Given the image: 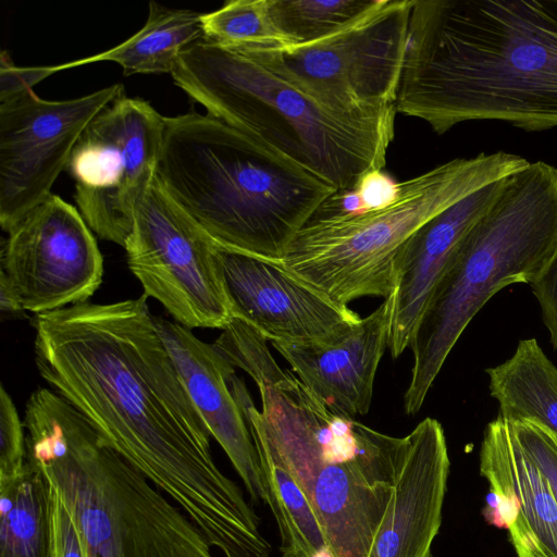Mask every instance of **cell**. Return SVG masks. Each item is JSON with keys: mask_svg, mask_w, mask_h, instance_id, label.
I'll return each instance as SVG.
<instances>
[{"mask_svg": "<svg viewBox=\"0 0 557 557\" xmlns=\"http://www.w3.org/2000/svg\"><path fill=\"white\" fill-rule=\"evenodd\" d=\"M147 296L37 314L35 361L50 388L177 505L224 557H269L239 486L162 341Z\"/></svg>", "mask_w": 557, "mask_h": 557, "instance_id": "obj_1", "label": "cell"}, {"mask_svg": "<svg viewBox=\"0 0 557 557\" xmlns=\"http://www.w3.org/2000/svg\"><path fill=\"white\" fill-rule=\"evenodd\" d=\"M437 134L557 126V0H414L395 102Z\"/></svg>", "mask_w": 557, "mask_h": 557, "instance_id": "obj_2", "label": "cell"}, {"mask_svg": "<svg viewBox=\"0 0 557 557\" xmlns=\"http://www.w3.org/2000/svg\"><path fill=\"white\" fill-rule=\"evenodd\" d=\"M23 424L47 482L50 557H212L189 517L54 391L30 395Z\"/></svg>", "mask_w": 557, "mask_h": 557, "instance_id": "obj_3", "label": "cell"}, {"mask_svg": "<svg viewBox=\"0 0 557 557\" xmlns=\"http://www.w3.org/2000/svg\"><path fill=\"white\" fill-rule=\"evenodd\" d=\"M231 362L256 383V419L309 502L334 557H369L392 508L404 437L377 432L321 403L252 335Z\"/></svg>", "mask_w": 557, "mask_h": 557, "instance_id": "obj_4", "label": "cell"}, {"mask_svg": "<svg viewBox=\"0 0 557 557\" xmlns=\"http://www.w3.org/2000/svg\"><path fill=\"white\" fill-rule=\"evenodd\" d=\"M156 178L216 243L277 262L336 191L251 136L195 111L165 117Z\"/></svg>", "mask_w": 557, "mask_h": 557, "instance_id": "obj_5", "label": "cell"}, {"mask_svg": "<svg viewBox=\"0 0 557 557\" xmlns=\"http://www.w3.org/2000/svg\"><path fill=\"white\" fill-rule=\"evenodd\" d=\"M171 75L209 114L336 190L352 188L386 163L395 104L355 113L330 110L250 57L205 37L182 51Z\"/></svg>", "mask_w": 557, "mask_h": 557, "instance_id": "obj_6", "label": "cell"}, {"mask_svg": "<svg viewBox=\"0 0 557 557\" xmlns=\"http://www.w3.org/2000/svg\"><path fill=\"white\" fill-rule=\"evenodd\" d=\"M557 249V169L543 161L507 176L459 242L418 323L404 396L416 414L458 338L503 287L530 284Z\"/></svg>", "mask_w": 557, "mask_h": 557, "instance_id": "obj_7", "label": "cell"}, {"mask_svg": "<svg viewBox=\"0 0 557 557\" xmlns=\"http://www.w3.org/2000/svg\"><path fill=\"white\" fill-rule=\"evenodd\" d=\"M530 162L504 151L454 159L400 182L388 206L355 214L315 211L290 243L282 264L337 304L396 289L397 260L423 224L475 190Z\"/></svg>", "mask_w": 557, "mask_h": 557, "instance_id": "obj_8", "label": "cell"}, {"mask_svg": "<svg viewBox=\"0 0 557 557\" xmlns=\"http://www.w3.org/2000/svg\"><path fill=\"white\" fill-rule=\"evenodd\" d=\"M413 3L382 0L368 15L315 42L234 50L330 110L355 113L383 109L396 102Z\"/></svg>", "mask_w": 557, "mask_h": 557, "instance_id": "obj_9", "label": "cell"}, {"mask_svg": "<svg viewBox=\"0 0 557 557\" xmlns=\"http://www.w3.org/2000/svg\"><path fill=\"white\" fill-rule=\"evenodd\" d=\"M164 127L165 117L149 102L123 95L78 139L66 171L78 211L101 239L124 248L157 176Z\"/></svg>", "mask_w": 557, "mask_h": 557, "instance_id": "obj_10", "label": "cell"}, {"mask_svg": "<svg viewBox=\"0 0 557 557\" xmlns=\"http://www.w3.org/2000/svg\"><path fill=\"white\" fill-rule=\"evenodd\" d=\"M124 249L144 295L158 300L175 322L223 330L232 321L216 242L157 178L135 211Z\"/></svg>", "mask_w": 557, "mask_h": 557, "instance_id": "obj_11", "label": "cell"}, {"mask_svg": "<svg viewBox=\"0 0 557 557\" xmlns=\"http://www.w3.org/2000/svg\"><path fill=\"white\" fill-rule=\"evenodd\" d=\"M124 94L114 84L83 97L46 100L33 89L0 102V224L7 233L52 195L91 121Z\"/></svg>", "mask_w": 557, "mask_h": 557, "instance_id": "obj_12", "label": "cell"}, {"mask_svg": "<svg viewBox=\"0 0 557 557\" xmlns=\"http://www.w3.org/2000/svg\"><path fill=\"white\" fill-rule=\"evenodd\" d=\"M0 278L23 310L41 314L88 301L102 282L103 258L81 212L51 195L13 226Z\"/></svg>", "mask_w": 557, "mask_h": 557, "instance_id": "obj_13", "label": "cell"}, {"mask_svg": "<svg viewBox=\"0 0 557 557\" xmlns=\"http://www.w3.org/2000/svg\"><path fill=\"white\" fill-rule=\"evenodd\" d=\"M216 252L233 318L271 343L330 344L360 321L348 306L288 271L282 262L216 243Z\"/></svg>", "mask_w": 557, "mask_h": 557, "instance_id": "obj_14", "label": "cell"}, {"mask_svg": "<svg viewBox=\"0 0 557 557\" xmlns=\"http://www.w3.org/2000/svg\"><path fill=\"white\" fill-rule=\"evenodd\" d=\"M479 461L488 483L486 520L507 529L517 557H557V498L508 420L486 425Z\"/></svg>", "mask_w": 557, "mask_h": 557, "instance_id": "obj_15", "label": "cell"}, {"mask_svg": "<svg viewBox=\"0 0 557 557\" xmlns=\"http://www.w3.org/2000/svg\"><path fill=\"white\" fill-rule=\"evenodd\" d=\"M157 330L211 437L227 455L256 504L267 503L258 453L244 412L230 386L234 367L190 329L154 315Z\"/></svg>", "mask_w": 557, "mask_h": 557, "instance_id": "obj_16", "label": "cell"}, {"mask_svg": "<svg viewBox=\"0 0 557 557\" xmlns=\"http://www.w3.org/2000/svg\"><path fill=\"white\" fill-rule=\"evenodd\" d=\"M449 468L443 426L425 418L404 436L392 508L369 557H433Z\"/></svg>", "mask_w": 557, "mask_h": 557, "instance_id": "obj_17", "label": "cell"}, {"mask_svg": "<svg viewBox=\"0 0 557 557\" xmlns=\"http://www.w3.org/2000/svg\"><path fill=\"white\" fill-rule=\"evenodd\" d=\"M394 296L330 344L271 343L300 382L326 407L355 418L368 413L380 361L388 348Z\"/></svg>", "mask_w": 557, "mask_h": 557, "instance_id": "obj_18", "label": "cell"}, {"mask_svg": "<svg viewBox=\"0 0 557 557\" xmlns=\"http://www.w3.org/2000/svg\"><path fill=\"white\" fill-rule=\"evenodd\" d=\"M503 181H495L442 211L418 228L403 246L396 265L389 327L388 349L393 359L410 347L432 290L451 255L499 193Z\"/></svg>", "mask_w": 557, "mask_h": 557, "instance_id": "obj_19", "label": "cell"}, {"mask_svg": "<svg viewBox=\"0 0 557 557\" xmlns=\"http://www.w3.org/2000/svg\"><path fill=\"white\" fill-rule=\"evenodd\" d=\"M230 386L258 453L267 492L265 505L278 529L281 557H334L309 502L268 443L245 383L233 374Z\"/></svg>", "mask_w": 557, "mask_h": 557, "instance_id": "obj_20", "label": "cell"}, {"mask_svg": "<svg viewBox=\"0 0 557 557\" xmlns=\"http://www.w3.org/2000/svg\"><path fill=\"white\" fill-rule=\"evenodd\" d=\"M201 16L190 9H170L150 1L147 21L137 33L107 51L58 64L59 70L111 61L125 76L171 74L182 51L205 37Z\"/></svg>", "mask_w": 557, "mask_h": 557, "instance_id": "obj_21", "label": "cell"}, {"mask_svg": "<svg viewBox=\"0 0 557 557\" xmlns=\"http://www.w3.org/2000/svg\"><path fill=\"white\" fill-rule=\"evenodd\" d=\"M490 392L499 414L510 421H530L557 434V368L535 338L522 339L511 358L486 369Z\"/></svg>", "mask_w": 557, "mask_h": 557, "instance_id": "obj_22", "label": "cell"}, {"mask_svg": "<svg viewBox=\"0 0 557 557\" xmlns=\"http://www.w3.org/2000/svg\"><path fill=\"white\" fill-rule=\"evenodd\" d=\"M0 557H50L47 482L29 461L18 476L0 481Z\"/></svg>", "mask_w": 557, "mask_h": 557, "instance_id": "obj_23", "label": "cell"}, {"mask_svg": "<svg viewBox=\"0 0 557 557\" xmlns=\"http://www.w3.org/2000/svg\"><path fill=\"white\" fill-rule=\"evenodd\" d=\"M382 0H268L274 27L285 47L315 42L375 10Z\"/></svg>", "mask_w": 557, "mask_h": 557, "instance_id": "obj_24", "label": "cell"}, {"mask_svg": "<svg viewBox=\"0 0 557 557\" xmlns=\"http://www.w3.org/2000/svg\"><path fill=\"white\" fill-rule=\"evenodd\" d=\"M201 22L205 38L221 47H285L272 23L268 0H230L202 13Z\"/></svg>", "mask_w": 557, "mask_h": 557, "instance_id": "obj_25", "label": "cell"}, {"mask_svg": "<svg viewBox=\"0 0 557 557\" xmlns=\"http://www.w3.org/2000/svg\"><path fill=\"white\" fill-rule=\"evenodd\" d=\"M24 424L15 405L4 388L0 387V481L18 476L27 462Z\"/></svg>", "mask_w": 557, "mask_h": 557, "instance_id": "obj_26", "label": "cell"}, {"mask_svg": "<svg viewBox=\"0 0 557 557\" xmlns=\"http://www.w3.org/2000/svg\"><path fill=\"white\" fill-rule=\"evenodd\" d=\"M510 423L520 446L539 467L557 498V434L530 421Z\"/></svg>", "mask_w": 557, "mask_h": 557, "instance_id": "obj_27", "label": "cell"}, {"mask_svg": "<svg viewBox=\"0 0 557 557\" xmlns=\"http://www.w3.org/2000/svg\"><path fill=\"white\" fill-rule=\"evenodd\" d=\"M530 286L541 307L550 344L557 350V249Z\"/></svg>", "mask_w": 557, "mask_h": 557, "instance_id": "obj_28", "label": "cell"}, {"mask_svg": "<svg viewBox=\"0 0 557 557\" xmlns=\"http://www.w3.org/2000/svg\"><path fill=\"white\" fill-rule=\"evenodd\" d=\"M60 72L59 65L20 67L11 63L7 54H1V91L0 102H3L25 90L32 89L38 82Z\"/></svg>", "mask_w": 557, "mask_h": 557, "instance_id": "obj_29", "label": "cell"}, {"mask_svg": "<svg viewBox=\"0 0 557 557\" xmlns=\"http://www.w3.org/2000/svg\"><path fill=\"white\" fill-rule=\"evenodd\" d=\"M354 187L366 212L391 205L399 195L400 182H396L382 170H372L364 173Z\"/></svg>", "mask_w": 557, "mask_h": 557, "instance_id": "obj_30", "label": "cell"}, {"mask_svg": "<svg viewBox=\"0 0 557 557\" xmlns=\"http://www.w3.org/2000/svg\"><path fill=\"white\" fill-rule=\"evenodd\" d=\"M0 309L2 312L16 313L23 311L22 306L8 284L0 278Z\"/></svg>", "mask_w": 557, "mask_h": 557, "instance_id": "obj_31", "label": "cell"}]
</instances>
